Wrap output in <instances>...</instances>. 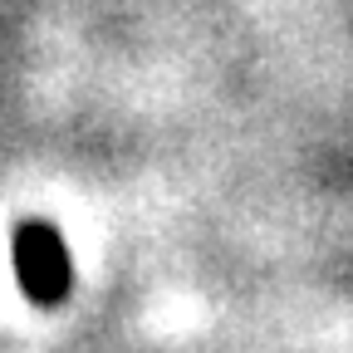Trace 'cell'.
Returning <instances> with one entry per match:
<instances>
[{
	"instance_id": "obj_1",
	"label": "cell",
	"mask_w": 353,
	"mask_h": 353,
	"mask_svg": "<svg viewBox=\"0 0 353 353\" xmlns=\"http://www.w3.org/2000/svg\"><path fill=\"white\" fill-rule=\"evenodd\" d=\"M15 280L30 304L54 309L74 290V265L64 250V236L50 221H20L15 226Z\"/></svg>"
}]
</instances>
